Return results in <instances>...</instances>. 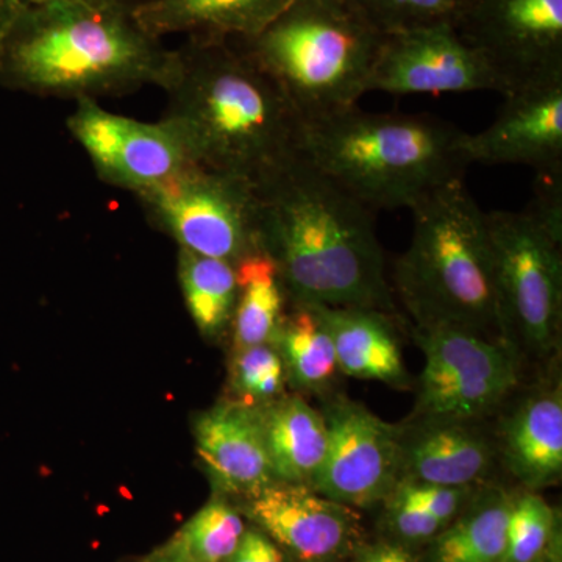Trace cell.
<instances>
[{
    "label": "cell",
    "mask_w": 562,
    "mask_h": 562,
    "mask_svg": "<svg viewBox=\"0 0 562 562\" xmlns=\"http://www.w3.org/2000/svg\"><path fill=\"white\" fill-rule=\"evenodd\" d=\"M261 249L292 303L394 312L373 211L301 155L257 183Z\"/></svg>",
    "instance_id": "1"
},
{
    "label": "cell",
    "mask_w": 562,
    "mask_h": 562,
    "mask_svg": "<svg viewBox=\"0 0 562 562\" xmlns=\"http://www.w3.org/2000/svg\"><path fill=\"white\" fill-rule=\"evenodd\" d=\"M173 49L140 27L133 3L49 0L0 21V83L38 98L81 101L162 90Z\"/></svg>",
    "instance_id": "2"
},
{
    "label": "cell",
    "mask_w": 562,
    "mask_h": 562,
    "mask_svg": "<svg viewBox=\"0 0 562 562\" xmlns=\"http://www.w3.org/2000/svg\"><path fill=\"white\" fill-rule=\"evenodd\" d=\"M162 91L161 120L194 165L257 184L297 155L301 117L231 38L187 36Z\"/></svg>",
    "instance_id": "3"
},
{
    "label": "cell",
    "mask_w": 562,
    "mask_h": 562,
    "mask_svg": "<svg viewBox=\"0 0 562 562\" xmlns=\"http://www.w3.org/2000/svg\"><path fill=\"white\" fill-rule=\"evenodd\" d=\"M462 135L439 117L353 106L302 121L297 155L373 213L412 210L430 192L464 179Z\"/></svg>",
    "instance_id": "4"
},
{
    "label": "cell",
    "mask_w": 562,
    "mask_h": 562,
    "mask_svg": "<svg viewBox=\"0 0 562 562\" xmlns=\"http://www.w3.org/2000/svg\"><path fill=\"white\" fill-rule=\"evenodd\" d=\"M412 213L413 238L395 261L394 284L417 327L462 328L509 346L495 291L486 211L464 179L425 195Z\"/></svg>",
    "instance_id": "5"
},
{
    "label": "cell",
    "mask_w": 562,
    "mask_h": 562,
    "mask_svg": "<svg viewBox=\"0 0 562 562\" xmlns=\"http://www.w3.org/2000/svg\"><path fill=\"white\" fill-rule=\"evenodd\" d=\"M384 40L347 0H294L257 35L233 41L302 122L358 106Z\"/></svg>",
    "instance_id": "6"
},
{
    "label": "cell",
    "mask_w": 562,
    "mask_h": 562,
    "mask_svg": "<svg viewBox=\"0 0 562 562\" xmlns=\"http://www.w3.org/2000/svg\"><path fill=\"white\" fill-rule=\"evenodd\" d=\"M495 291L514 350L546 357L562 325V176H536L522 211L486 213Z\"/></svg>",
    "instance_id": "7"
},
{
    "label": "cell",
    "mask_w": 562,
    "mask_h": 562,
    "mask_svg": "<svg viewBox=\"0 0 562 562\" xmlns=\"http://www.w3.org/2000/svg\"><path fill=\"white\" fill-rule=\"evenodd\" d=\"M135 198L147 220L180 249L233 266L262 251L254 181L191 162Z\"/></svg>",
    "instance_id": "8"
},
{
    "label": "cell",
    "mask_w": 562,
    "mask_h": 562,
    "mask_svg": "<svg viewBox=\"0 0 562 562\" xmlns=\"http://www.w3.org/2000/svg\"><path fill=\"white\" fill-rule=\"evenodd\" d=\"M425 364L416 416L471 422L494 412L519 382L517 351L454 327H417Z\"/></svg>",
    "instance_id": "9"
},
{
    "label": "cell",
    "mask_w": 562,
    "mask_h": 562,
    "mask_svg": "<svg viewBox=\"0 0 562 562\" xmlns=\"http://www.w3.org/2000/svg\"><path fill=\"white\" fill-rule=\"evenodd\" d=\"M454 27L490 61L505 95L562 80V0H464Z\"/></svg>",
    "instance_id": "10"
},
{
    "label": "cell",
    "mask_w": 562,
    "mask_h": 562,
    "mask_svg": "<svg viewBox=\"0 0 562 562\" xmlns=\"http://www.w3.org/2000/svg\"><path fill=\"white\" fill-rule=\"evenodd\" d=\"M74 103L66 127L103 183L138 195L191 165L179 136L165 121L122 116L92 99Z\"/></svg>",
    "instance_id": "11"
},
{
    "label": "cell",
    "mask_w": 562,
    "mask_h": 562,
    "mask_svg": "<svg viewBox=\"0 0 562 562\" xmlns=\"http://www.w3.org/2000/svg\"><path fill=\"white\" fill-rule=\"evenodd\" d=\"M321 413L328 447L313 490L350 508L386 502L402 476L398 428L344 397Z\"/></svg>",
    "instance_id": "12"
},
{
    "label": "cell",
    "mask_w": 562,
    "mask_h": 562,
    "mask_svg": "<svg viewBox=\"0 0 562 562\" xmlns=\"http://www.w3.org/2000/svg\"><path fill=\"white\" fill-rule=\"evenodd\" d=\"M371 91L390 94L495 91L506 94L505 85L490 61L449 22L386 36L369 79Z\"/></svg>",
    "instance_id": "13"
},
{
    "label": "cell",
    "mask_w": 562,
    "mask_h": 562,
    "mask_svg": "<svg viewBox=\"0 0 562 562\" xmlns=\"http://www.w3.org/2000/svg\"><path fill=\"white\" fill-rule=\"evenodd\" d=\"M461 150L468 166L522 165L536 173L562 172V80L505 95L490 127L464 132Z\"/></svg>",
    "instance_id": "14"
},
{
    "label": "cell",
    "mask_w": 562,
    "mask_h": 562,
    "mask_svg": "<svg viewBox=\"0 0 562 562\" xmlns=\"http://www.w3.org/2000/svg\"><path fill=\"white\" fill-rule=\"evenodd\" d=\"M247 514L266 536L302 562H327L358 535L353 508L306 484L276 482L249 498Z\"/></svg>",
    "instance_id": "15"
},
{
    "label": "cell",
    "mask_w": 562,
    "mask_h": 562,
    "mask_svg": "<svg viewBox=\"0 0 562 562\" xmlns=\"http://www.w3.org/2000/svg\"><path fill=\"white\" fill-rule=\"evenodd\" d=\"M194 438L199 457L221 490L251 498L277 482L255 406H213L195 420Z\"/></svg>",
    "instance_id": "16"
},
{
    "label": "cell",
    "mask_w": 562,
    "mask_h": 562,
    "mask_svg": "<svg viewBox=\"0 0 562 562\" xmlns=\"http://www.w3.org/2000/svg\"><path fill=\"white\" fill-rule=\"evenodd\" d=\"M468 424L419 417L406 430L398 428L401 479L450 487H472L484 479L491 468V446Z\"/></svg>",
    "instance_id": "17"
},
{
    "label": "cell",
    "mask_w": 562,
    "mask_h": 562,
    "mask_svg": "<svg viewBox=\"0 0 562 562\" xmlns=\"http://www.w3.org/2000/svg\"><path fill=\"white\" fill-rule=\"evenodd\" d=\"M294 0H136L133 16L155 38L171 35L246 40Z\"/></svg>",
    "instance_id": "18"
},
{
    "label": "cell",
    "mask_w": 562,
    "mask_h": 562,
    "mask_svg": "<svg viewBox=\"0 0 562 562\" xmlns=\"http://www.w3.org/2000/svg\"><path fill=\"white\" fill-rule=\"evenodd\" d=\"M509 472L530 491L560 483L562 476V394L557 386L528 395L502 428Z\"/></svg>",
    "instance_id": "19"
},
{
    "label": "cell",
    "mask_w": 562,
    "mask_h": 562,
    "mask_svg": "<svg viewBox=\"0 0 562 562\" xmlns=\"http://www.w3.org/2000/svg\"><path fill=\"white\" fill-rule=\"evenodd\" d=\"M312 306L330 335L338 371L353 379L403 386L408 372L390 317L384 312L355 306Z\"/></svg>",
    "instance_id": "20"
},
{
    "label": "cell",
    "mask_w": 562,
    "mask_h": 562,
    "mask_svg": "<svg viewBox=\"0 0 562 562\" xmlns=\"http://www.w3.org/2000/svg\"><path fill=\"white\" fill-rule=\"evenodd\" d=\"M266 447L277 482L312 487L328 447L321 412L297 395L276 398L260 409Z\"/></svg>",
    "instance_id": "21"
},
{
    "label": "cell",
    "mask_w": 562,
    "mask_h": 562,
    "mask_svg": "<svg viewBox=\"0 0 562 562\" xmlns=\"http://www.w3.org/2000/svg\"><path fill=\"white\" fill-rule=\"evenodd\" d=\"M512 497L490 491L432 538L425 562H505Z\"/></svg>",
    "instance_id": "22"
},
{
    "label": "cell",
    "mask_w": 562,
    "mask_h": 562,
    "mask_svg": "<svg viewBox=\"0 0 562 562\" xmlns=\"http://www.w3.org/2000/svg\"><path fill=\"white\" fill-rule=\"evenodd\" d=\"M235 269L238 301L232 328L236 351L273 342L290 299L276 261L266 251H257Z\"/></svg>",
    "instance_id": "23"
},
{
    "label": "cell",
    "mask_w": 562,
    "mask_h": 562,
    "mask_svg": "<svg viewBox=\"0 0 562 562\" xmlns=\"http://www.w3.org/2000/svg\"><path fill=\"white\" fill-rule=\"evenodd\" d=\"M179 280L198 330L205 338H221L232 327L238 301L235 266L180 249Z\"/></svg>",
    "instance_id": "24"
},
{
    "label": "cell",
    "mask_w": 562,
    "mask_h": 562,
    "mask_svg": "<svg viewBox=\"0 0 562 562\" xmlns=\"http://www.w3.org/2000/svg\"><path fill=\"white\" fill-rule=\"evenodd\" d=\"M281 361L291 379L302 387H319L338 371L335 346L312 306L294 303L284 314L276 339Z\"/></svg>",
    "instance_id": "25"
},
{
    "label": "cell",
    "mask_w": 562,
    "mask_h": 562,
    "mask_svg": "<svg viewBox=\"0 0 562 562\" xmlns=\"http://www.w3.org/2000/svg\"><path fill=\"white\" fill-rule=\"evenodd\" d=\"M246 525L227 502L211 501L181 528L172 557L192 562H228L241 542Z\"/></svg>",
    "instance_id": "26"
},
{
    "label": "cell",
    "mask_w": 562,
    "mask_h": 562,
    "mask_svg": "<svg viewBox=\"0 0 562 562\" xmlns=\"http://www.w3.org/2000/svg\"><path fill=\"white\" fill-rule=\"evenodd\" d=\"M373 29L384 36L428 27L454 24L464 0H347Z\"/></svg>",
    "instance_id": "27"
},
{
    "label": "cell",
    "mask_w": 562,
    "mask_h": 562,
    "mask_svg": "<svg viewBox=\"0 0 562 562\" xmlns=\"http://www.w3.org/2000/svg\"><path fill=\"white\" fill-rule=\"evenodd\" d=\"M557 513L535 491L513 498L508 516V550L505 562H531L558 538Z\"/></svg>",
    "instance_id": "28"
},
{
    "label": "cell",
    "mask_w": 562,
    "mask_h": 562,
    "mask_svg": "<svg viewBox=\"0 0 562 562\" xmlns=\"http://www.w3.org/2000/svg\"><path fill=\"white\" fill-rule=\"evenodd\" d=\"M284 364L271 344L236 351L233 364V386L243 403L272 402L283 391Z\"/></svg>",
    "instance_id": "29"
},
{
    "label": "cell",
    "mask_w": 562,
    "mask_h": 562,
    "mask_svg": "<svg viewBox=\"0 0 562 562\" xmlns=\"http://www.w3.org/2000/svg\"><path fill=\"white\" fill-rule=\"evenodd\" d=\"M390 497L419 506L447 525L471 502L472 487L438 486L401 479Z\"/></svg>",
    "instance_id": "30"
},
{
    "label": "cell",
    "mask_w": 562,
    "mask_h": 562,
    "mask_svg": "<svg viewBox=\"0 0 562 562\" xmlns=\"http://www.w3.org/2000/svg\"><path fill=\"white\" fill-rule=\"evenodd\" d=\"M387 522L395 535L406 541H428L435 538L446 525L419 506L387 497Z\"/></svg>",
    "instance_id": "31"
},
{
    "label": "cell",
    "mask_w": 562,
    "mask_h": 562,
    "mask_svg": "<svg viewBox=\"0 0 562 562\" xmlns=\"http://www.w3.org/2000/svg\"><path fill=\"white\" fill-rule=\"evenodd\" d=\"M228 562H284L280 547L261 530H246Z\"/></svg>",
    "instance_id": "32"
},
{
    "label": "cell",
    "mask_w": 562,
    "mask_h": 562,
    "mask_svg": "<svg viewBox=\"0 0 562 562\" xmlns=\"http://www.w3.org/2000/svg\"><path fill=\"white\" fill-rule=\"evenodd\" d=\"M361 562H414V560L408 550L397 543H379L364 553Z\"/></svg>",
    "instance_id": "33"
},
{
    "label": "cell",
    "mask_w": 562,
    "mask_h": 562,
    "mask_svg": "<svg viewBox=\"0 0 562 562\" xmlns=\"http://www.w3.org/2000/svg\"><path fill=\"white\" fill-rule=\"evenodd\" d=\"M49 2V0H0V21L9 16L14 10L21 7L33 5V3ZM94 3H135L136 0H83Z\"/></svg>",
    "instance_id": "34"
},
{
    "label": "cell",
    "mask_w": 562,
    "mask_h": 562,
    "mask_svg": "<svg viewBox=\"0 0 562 562\" xmlns=\"http://www.w3.org/2000/svg\"><path fill=\"white\" fill-rule=\"evenodd\" d=\"M531 562H561V538H558L542 557Z\"/></svg>",
    "instance_id": "35"
},
{
    "label": "cell",
    "mask_w": 562,
    "mask_h": 562,
    "mask_svg": "<svg viewBox=\"0 0 562 562\" xmlns=\"http://www.w3.org/2000/svg\"><path fill=\"white\" fill-rule=\"evenodd\" d=\"M157 562H192V561H188V560H183V558H179V557H169V558H165V560H161V561H157Z\"/></svg>",
    "instance_id": "36"
}]
</instances>
